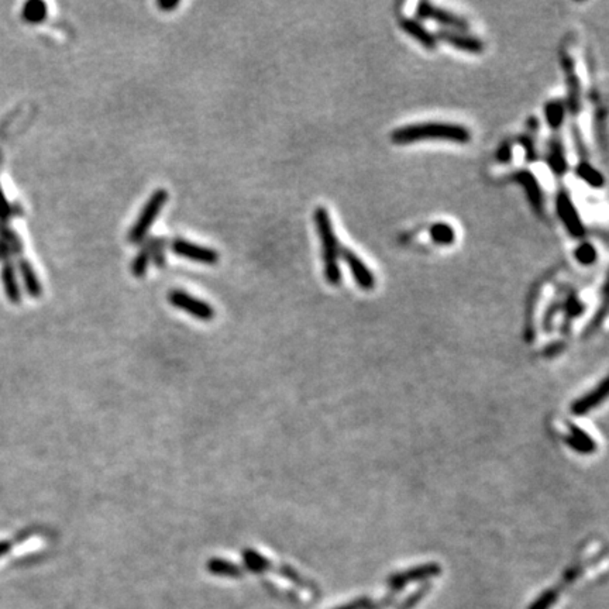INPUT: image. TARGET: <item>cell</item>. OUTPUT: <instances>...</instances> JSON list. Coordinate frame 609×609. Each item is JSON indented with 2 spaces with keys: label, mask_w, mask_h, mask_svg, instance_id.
I'll use <instances>...</instances> for the list:
<instances>
[{
  "label": "cell",
  "mask_w": 609,
  "mask_h": 609,
  "mask_svg": "<svg viewBox=\"0 0 609 609\" xmlns=\"http://www.w3.org/2000/svg\"><path fill=\"white\" fill-rule=\"evenodd\" d=\"M416 16L423 20H433L444 27H448V30H457V31H467L470 29V24L465 19L435 6L429 1H421L416 7Z\"/></svg>",
  "instance_id": "cell-7"
},
{
  "label": "cell",
  "mask_w": 609,
  "mask_h": 609,
  "mask_svg": "<svg viewBox=\"0 0 609 609\" xmlns=\"http://www.w3.org/2000/svg\"><path fill=\"white\" fill-rule=\"evenodd\" d=\"M10 549H11V545L9 542H0V557L9 553Z\"/></svg>",
  "instance_id": "cell-39"
},
{
  "label": "cell",
  "mask_w": 609,
  "mask_h": 609,
  "mask_svg": "<svg viewBox=\"0 0 609 609\" xmlns=\"http://www.w3.org/2000/svg\"><path fill=\"white\" fill-rule=\"evenodd\" d=\"M1 263H3V266H1L0 277H1V282H3L4 293L11 303H20L21 289H20L19 279H17V274H16V267H14L11 258L3 260Z\"/></svg>",
  "instance_id": "cell-15"
},
{
  "label": "cell",
  "mask_w": 609,
  "mask_h": 609,
  "mask_svg": "<svg viewBox=\"0 0 609 609\" xmlns=\"http://www.w3.org/2000/svg\"><path fill=\"white\" fill-rule=\"evenodd\" d=\"M168 302L173 308L186 312L188 315H191L198 321L209 322L215 318V309L208 302L199 298H195L185 291H181V289L171 291L168 293Z\"/></svg>",
  "instance_id": "cell-4"
},
{
  "label": "cell",
  "mask_w": 609,
  "mask_h": 609,
  "mask_svg": "<svg viewBox=\"0 0 609 609\" xmlns=\"http://www.w3.org/2000/svg\"><path fill=\"white\" fill-rule=\"evenodd\" d=\"M441 573H442V567L438 563H429V564H423V565H416V567L408 568L405 571L392 574L388 578V585L396 594V593L402 591L411 583L425 581V580H429L432 577L439 575Z\"/></svg>",
  "instance_id": "cell-8"
},
{
  "label": "cell",
  "mask_w": 609,
  "mask_h": 609,
  "mask_svg": "<svg viewBox=\"0 0 609 609\" xmlns=\"http://www.w3.org/2000/svg\"><path fill=\"white\" fill-rule=\"evenodd\" d=\"M607 393H608V381L604 380L601 383V386L595 388L591 393H588V395L580 398L578 401H575L571 405V412L574 415H580V416L588 413L591 409H594L598 403H601L607 398Z\"/></svg>",
  "instance_id": "cell-17"
},
{
  "label": "cell",
  "mask_w": 609,
  "mask_h": 609,
  "mask_svg": "<svg viewBox=\"0 0 609 609\" xmlns=\"http://www.w3.org/2000/svg\"><path fill=\"white\" fill-rule=\"evenodd\" d=\"M565 104L561 101H550L546 106H545V117L546 121L549 124V127L557 131L565 119Z\"/></svg>",
  "instance_id": "cell-23"
},
{
  "label": "cell",
  "mask_w": 609,
  "mask_h": 609,
  "mask_svg": "<svg viewBox=\"0 0 609 609\" xmlns=\"http://www.w3.org/2000/svg\"><path fill=\"white\" fill-rule=\"evenodd\" d=\"M313 221L321 238L322 258H323V274L331 285H338L341 281V271L338 266L340 243L336 237L331 213L326 208L319 206L313 213Z\"/></svg>",
  "instance_id": "cell-2"
},
{
  "label": "cell",
  "mask_w": 609,
  "mask_h": 609,
  "mask_svg": "<svg viewBox=\"0 0 609 609\" xmlns=\"http://www.w3.org/2000/svg\"><path fill=\"white\" fill-rule=\"evenodd\" d=\"M151 263V247L150 240H146L137 256L131 263V274L136 278L144 277L147 274L149 266Z\"/></svg>",
  "instance_id": "cell-22"
},
{
  "label": "cell",
  "mask_w": 609,
  "mask_h": 609,
  "mask_svg": "<svg viewBox=\"0 0 609 609\" xmlns=\"http://www.w3.org/2000/svg\"><path fill=\"white\" fill-rule=\"evenodd\" d=\"M17 271L20 273V277L23 279V286L29 293V296L34 299L40 298L43 295V285L40 282V278L36 274L31 263L24 257H19Z\"/></svg>",
  "instance_id": "cell-16"
},
{
  "label": "cell",
  "mask_w": 609,
  "mask_h": 609,
  "mask_svg": "<svg viewBox=\"0 0 609 609\" xmlns=\"http://www.w3.org/2000/svg\"><path fill=\"white\" fill-rule=\"evenodd\" d=\"M149 240H150V247H151V261L154 263L156 267L163 268L166 263L168 241H166L164 236L150 237Z\"/></svg>",
  "instance_id": "cell-27"
},
{
  "label": "cell",
  "mask_w": 609,
  "mask_h": 609,
  "mask_svg": "<svg viewBox=\"0 0 609 609\" xmlns=\"http://www.w3.org/2000/svg\"><path fill=\"white\" fill-rule=\"evenodd\" d=\"M571 435L565 439L567 444L580 453H593L595 450L594 441L575 425H568Z\"/></svg>",
  "instance_id": "cell-20"
},
{
  "label": "cell",
  "mask_w": 609,
  "mask_h": 609,
  "mask_svg": "<svg viewBox=\"0 0 609 609\" xmlns=\"http://www.w3.org/2000/svg\"><path fill=\"white\" fill-rule=\"evenodd\" d=\"M401 29L411 36L413 40L421 43L428 50H435L438 47V39L433 33H431L421 21L409 17H402L399 20Z\"/></svg>",
  "instance_id": "cell-13"
},
{
  "label": "cell",
  "mask_w": 609,
  "mask_h": 609,
  "mask_svg": "<svg viewBox=\"0 0 609 609\" xmlns=\"http://www.w3.org/2000/svg\"><path fill=\"white\" fill-rule=\"evenodd\" d=\"M513 157V143L510 140H505L495 153V158L500 164H508L512 161Z\"/></svg>",
  "instance_id": "cell-32"
},
{
  "label": "cell",
  "mask_w": 609,
  "mask_h": 609,
  "mask_svg": "<svg viewBox=\"0 0 609 609\" xmlns=\"http://www.w3.org/2000/svg\"><path fill=\"white\" fill-rule=\"evenodd\" d=\"M157 6H158L160 9H163V10H166V11H169V10L175 9V7H178V6H179V1H178V0H160V1L157 3Z\"/></svg>",
  "instance_id": "cell-36"
},
{
  "label": "cell",
  "mask_w": 609,
  "mask_h": 609,
  "mask_svg": "<svg viewBox=\"0 0 609 609\" xmlns=\"http://www.w3.org/2000/svg\"><path fill=\"white\" fill-rule=\"evenodd\" d=\"M166 201H168V192L166 189H157L153 192V195L149 198L144 208L141 209L137 221L129 231V241L131 244H139L146 241L151 226L163 212Z\"/></svg>",
  "instance_id": "cell-3"
},
{
  "label": "cell",
  "mask_w": 609,
  "mask_h": 609,
  "mask_svg": "<svg viewBox=\"0 0 609 609\" xmlns=\"http://www.w3.org/2000/svg\"><path fill=\"white\" fill-rule=\"evenodd\" d=\"M171 251L178 257L205 266H216L219 263V253L216 250L185 238H173L171 241Z\"/></svg>",
  "instance_id": "cell-6"
},
{
  "label": "cell",
  "mask_w": 609,
  "mask_h": 609,
  "mask_svg": "<svg viewBox=\"0 0 609 609\" xmlns=\"http://www.w3.org/2000/svg\"><path fill=\"white\" fill-rule=\"evenodd\" d=\"M395 595H396V594H393V595H391V597H388V598H384V600H383V601H380V603H378V604H371V605H370V607H368V608H367V609H386V608H388V607H389V605H391V604H392V603H393V600H395V598H393V597H395Z\"/></svg>",
  "instance_id": "cell-37"
},
{
  "label": "cell",
  "mask_w": 609,
  "mask_h": 609,
  "mask_svg": "<svg viewBox=\"0 0 609 609\" xmlns=\"http://www.w3.org/2000/svg\"><path fill=\"white\" fill-rule=\"evenodd\" d=\"M577 176L591 188H603L605 185V176L595 166H591L588 160H581L575 168Z\"/></svg>",
  "instance_id": "cell-19"
},
{
  "label": "cell",
  "mask_w": 609,
  "mask_h": 609,
  "mask_svg": "<svg viewBox=\"0 0 609 609\" xmlns=\"http://www.w3.org/2000/svg\"><path fill=\"white\" fill-rule=\"evenodd\" d=\"M0 240L9 247L11 256L21 257L23 250H24V244H23L21 238L19 237V234L13 228L6 226L4 223H0Z\"/></svg>",
  "instance_id": "cell-24"
},
{
  "label": "cell",
  "mask_w": 609,
  "mask_h": 609,
  "mask_svg": "<svg viewBox=\"0 0 609 609\" xmlns=\"http://www.w3.org/2000/svg\"><path fill=\"white\" fill-rule=\"evenodd\" d=\"M13 216V206L9 203L0 186V223H6Z\"/></svg>",
  "instance_id": "cell-34"
},
{
  "label": "cell",
  "mask_w": 609,
  "mask_h": 609,
  "mask_svg": "<svg viewBox=\"0 0 609 609\" xmlns=\"http://www.w3.org/2000/svg\"><path fill=\"white\" fill-rule=\"evenodd\" d=\"M371 605V601L368 600V598H358V600H354V601H351V603H348V604H344V605H341V607H337V608L334 609H367L368 607Z\"/></svg>",
  "instance_id": "cell-35"
},
{
  "label": "cell",
  "mask_w": 609,
  "mask_h": 609,
  "mask_svg": "<svg viewBox=\"0 0 609 609\" xmlns=\"http://www.w3.org/2000/svg\"><path fill=\"white\" fill-rule=\"evenodd\" d=\"M391 140L398 146L418 141H448L467 144L471 140V133L467 127L456 123L431 121L399 127L392 131Z\"/></svg>",
  "instance_id": "cell-1"
},
{
  "label": "cell",
  "mask_w": 609,
  "mask_h": 609,
  "mask_svg": "<svg viewBox=\"0 0 609 609\" xmlns=\"http://www.w3.org/2000/svg\"><path fill=\"white\" fill-rule=\"evenodd\" d=\"M49 16L47 4L41 0L27 1L21 9V17L30 24H40Z\"/></svg>",
  "instance_id": "cell-21"
},
{
  "label": "cell",
  "mask_w": 609,
  "mask_h": 609,
  "mask_svg": "<svg viewBox=\"0 0 609 609\" xmlns=\"http://www.w3.org/2000/svg\"><path fill=\"white\" fill-rule=\"evenodd\" d=\"M555 211L560 218L561 223L564 224L565 230L574 237V238H583L587 233L583 219L580 218V213L573 203L571 196L565 189H560L555 198Z\"/></svg>",
  "instance_id": "cell-5"
},
{
  "label": "cell",
  "mask_w": 609,
  "mask_h": 609,
  "mask_svg": "<svg viewBox=\"0 0 609 609\" xmlns=\"http://www.w3.org/2000/svg\"><path fill=\"white\" fill-rule=\"evenodd\" d=\"M244 564L254 573H263L271 568V563L256 550H244L243 552Z\"/></svg>",
  "instance_id": "cell-28"
},
{
  "label": "cell",
  "mask_w": 609,
  "mask_h": 609,
  "mask_svg": "<svg viewBox=\"0 0 609 609\" xmlns=\"http://www.w3.org/2000/svg\"><path fill=\"white\" fill-rule=\"evenodd\" d=\"M340 256L348 266L353 278L356 279L357 285L364 291H371L376 286V278L371 273V270L367 267V264L350 248L343 247L340 248Z\"/></svg>",
  "instance_id": "cell-12"
},
{
  "label": "cell",
  "mask_w": 609,
  "mask_h": 609,
  "mask_svg": "<svg viewBox=\"0 0 609 609\" xmlns=\"http://www.w3.org/2000/svg\"><path fill=\"white\" fill-rule=\"evenodd\" d=\"M574 257L575 260L583 264V266H591L597 261L598 253L595 250V247L590 243H583L581 246H578L574 251Z\"/></svg>",
  "instance_id": "cell-29"
},
{
  "label": "cell",
  "mask_w": 609,
  "mask_h": 609,
  "mask_svg": "<svg viewBox=\"0 0 609 609\" xmlns=\"http://www.w3.org/2000/svg\"><path fill=\"white\" fill-rule=\"evenodd\" d=\"M561 66H563V72L565 75V81H567V104L565 108H568L570 114L573 117H577L581 111L583 106V101H581V82L580 78L575 72V65L573 58L568 56L567 53H564L561 56Z\"/></svg>",
  "instance_id": "cell-9"
},
{
  "label": "cell",
  "mask_w": 609,
  "mask_h": 609,
  "mask_svg": "<svg viewBox=\"0 0 609 609\" xmlns=\"http://www.w3.org/2000/svg\"><path fill=\"white\" fill-rule=\"evenodd\" d=\"M438 41H443L446 44L464 51V53H470V54H480L484 51V43L470 34H465L464 31H457V30H448V29H442L439 30L436 34Z\"/></svg>",
  "instance_id": "cell-11"
},
{
  "label": "cell",
  "mask_w": 609,
  "mask_h": 609,
  "mask_svg": "<svg viewBox=\"0 0 609 609\" xmlns=\"http://www.w3.org/2000/svg\"><path fill=\"white\" fill-rule=\"evenodd\" d=\"M431 591V584H425L423 587H421L418 591H415L413 594H411L406 600H403L396 609H413L421 601L422 598Z\"/></svg>",
  "instance_id": "cell-31"
},
{
  "label": "cell",
  "mask_w": 609,
  "mask_h": 609,
  "mask_svg": "<svg viewBox=\"0 0 609 609\" xmlns=\"http://www.w3.org/2000/svg\"><path fill=\"white\" fill-rule=\"evenodd\" d=\"M565 311L570 318H577L584 312V305L578 301L577 295H570L565 303Z\"/></svg>",
  "instance_id": "cell-33"
},
{
  "label": "cell",
  "mask_w": 609,
  "mask_h": 609,
  "mask_svg": "<svg viewBox=\"0 0 609 609\" xmlns=\"http://www.w3.org/2000/svg\"><path fill=\"white\" fill-rule=\"evenodd\" d=\"M510 179L523 188L526 198H528L532 209L535 211V213L538 216H543L545 215V196H543V189H542L538 178L535 176V173H532L528 169H520V171H516L515 173H512Z\"/></svg>",
  "instance_id": "cell-10"
},
{
  "label": "cell",
  "mask_w": 609,
  "mask_h": 609,
  "mask_svg": "<svg viewBox=\"0 0 609 609\" xmlns=\"http://www.w3.org/2000/svg\"><path fill=\"white\" fill-rule=\"evenodd\" d=\"M208 570L215 574V575H221V577H240L241 570L233 564L231 561H227L224 558H211L208 561Z\"/></svg>",
  "instance_id": "cell-25"
},
{
  "label": "cell",
  "mask_w": 609,
  "mask_h": 609,
  "mask_svg": "<svg viewBox=\"0 0 609 609\" xmlns=\"http://www.w3.org/2000/svg\"><path fill=\"white\" fill-rule=\"evenodd\" d=\"M13 256H11V253H10V250H9V247L0 240V261H3V260H7V258H11Z\"/></svg>",
  "instance_id": "cell-38"
},
{
  "label": "cell",
  "mask_w": 609,
  "mask_h": 609,
  "mask_svg": "<svg viewBox=\"0 0 609 609\" xmlns=\"http://www.w3.org/2000/svg\"><path fill=\"white\" fill-rule=\"evenodd\" d=\"M538 131H539V120H538V117L532 116V117L528 119L526 131L518 140L519 144L523 147L525 160L528 163L538 161V149H536V136H538Z\"/></svg>",
  "instance_id": "cell-18"
},
{
  "label": "cell",
  "mask_w": 609,
  "mask_h": 609,
  "mask_svg": "<svg viewBox=\"0 0 609 609\" xmlns=\"http://www.w3.org/2000/svg\"><path fill=\"white\" fill-rule=\"evenodd\" d=\"M432 240L439 246H450L456 240V231L454 228L447 223H435L431 230Z\"/></svg>",
  "instance_id": "cell-26"
},
{
  "label": "cell",
  "mask_w": 609,
  "mask_h": 609,
  "mask_svg": "<svg viewBox=\"0 0 609 609\" xmlns=\"http://www.w3.org/2000/svg\"><path fill=\"white\" fill-rule=\"evenodd\" d=\"M548 164L550 171L553 172L555 176L561 178L567 173L568 171V163L565 158V150H564V144L560 139L558 134H553L550 141H549V149H548Z\"/></svg>",
  "instance_id": "cell-14"
},
{
  "label": "cell",
  "mask_w": 609,
  "mask_h": 609,
  "mask_svg": "<svg viewBox=\"0 0 609 609\" xmlns=\"http://www.w3.org/2000/svg\"><path fill=\"white\" fill-rule=\"evenodd\" d=\"M560 594L561 590L558 587L549 588L542 595H539V598L532 605H529L528 609H550L557 603Z\"/></svg>",
  "instance_id": "cell-30"
}]
</instances>
